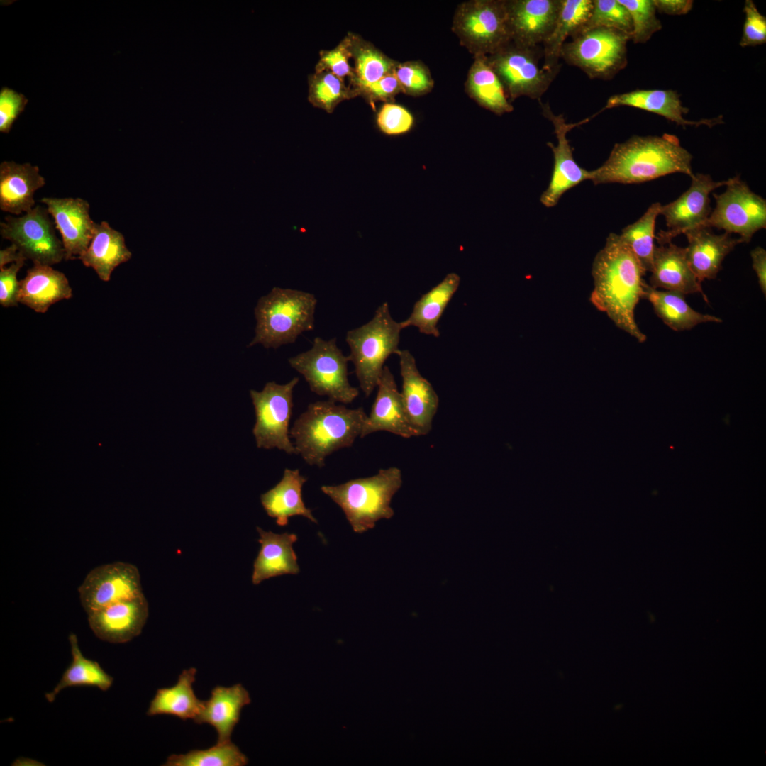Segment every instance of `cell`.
<instances>
[{
	"mask_svg": "<svg viewBox=\"0 0 766 766\" xmlns=\"http://www.w3.org/2000/svg\"><path fill=\"white\" fill-rule=\"evenodd\" d=\"M465 90L479 105L496 115L501 116L514 109L486 56L474 57L467 74Z\"/></svg>",
	"mask_w": 766,
	"mask_h": 766,
	"instance_id": "cell-36",
	"label": "cell"
},
{
	"mask_svg": "<svg viewBox=\"0 0 766 766\" xmlns=\"http://www.w3.org/2000/svg\"><path fill=\"white\" fill-rule=\"evenodd\" d=\"M543 115L553 125L557 140L556 145L548 143L554 157V166L550 182L540 196V202L546 207L555 206L561 196L569 189L584 180L590 179L591 171L577 165L567 138V133L575 126L587 121L567 123L562 115L555 114L548 104L540 103Z\"/></svg>",
	"mask_w": 766,
	"mask_h": 766,
	"instance_id": "cell-16",
	"label": "cell"
},
{
	"mask_svg": "<svg viewBox=\"0 0 766 766\" xmlns=\"http://www.w3.org/2000/svg\"><path fill=\"white\" fill-rule=\"evenodd\" d=\"M250 703V695L240 684L229 687L216 686L211 690L210 698L204 701L201 711L194 720L198 724L213 726L218 734L216 743H226L231 742L243 708Z\"/></svg>",
	"mask_w": 766,
	"mask_h": 766,
	"instance_id": "cell-26",
	"label": "cell"
},
{
	"mask_svg": "<svg viewBox=\"0 0 766 766\" xmlns=\"http://www.w3.org/2000/svg\"><path fill=\"white\" fill-rule=\"evenodd\" d=\"M87 614L143 594L140 575L134 565L114 562L92 569L78 588Z\"/></svg>",
	"mask_w": 766,
	"mask_h": 766,
	"instance_id": "cell-14",
	"label": "cell"
},
{
	"mask_svg": "<svg viewBox=\"0 0 766 766\" xmlns=\"http://www.w3.org/2000/svg\"><path fill=\"white\" fill-rule=\"evenodd\" d=\"M628 11L632 20L631 40L634 43H645L652 35L662 29V23L656 16L653 0H618Z\"/></svg>",
	"mask_w": 766,
	"mask_h": 766,
	"instance_id": "cell-42",
	"label": "cell"
},
{
	"mask_svg": "<svg viewBox=\"0 0 766 766\" xmlns=\"http://www.w3.org/2000/svg\"><path fill=\"white\" fill-rule=\"evenodd\" d=\"M402 379L401 395L409 419L417 435L428 434L438 408V396L431 384L419 372L409 350H399Z\"/></svg>",
	"mask_w": 766,
	"mask_h": 766,
	"instance_id": "cell-20",
	"label": "cell"
},
{
	"mask_svg": "<svg viewBox=\"0 0 766 766\" xmlns=\"http://www.w3.org/2000/svg\"><path fill=\"white\" fill-rule=\"evenodd\" d=\"M486 57L511 101L520 96L539 100L558 72L540 65L543 50L540 45L528 46L511 40Z\"/></svg>",
	"mask_w": 766,
	"mask_h": 766,
	"instance_id": "cell-8",
	"label": "cell"
},
{
	"mask_svg": "<svg viewBox=\"0 0 766 766\" xmlns=\"http://www.w3.org/2000/svg\"><path fill=\"white\" fill-rule=\"evenodd\" d=\"M41 201L61 234L65 260L79 258L89 247L96 225L90 217L89 202L70 197H45Z\"/></svg>",
	"mask_w": 766,
	"mask_h": 766,
	"instance_id": "cell-17",
	"label": "cell"
},
{
	"mask_svg": "<svg viewBox=\"0 0 766 766\" xmlns=\"http://www.w3.org/2000/svg\"><path fill=\"white\" fill-rule=\"evenodd\" d=\"M131 256L122 233L104 221L96 223L89 247L78 259L84 266L94 269L100 279L108 282L114 269Z\"/></svg>",
	"mask_w": 766,
	"mask_h": 766,
	"instance_id": "cell-30",
	"label": "cell"
},
{
	"mask_svg": "<svg viewBox=\"0 0 766 766\" xmlns=\"http://www.w3.org/2000/svg\"><path fill=\"white\" fill-rule=\"evenodd\" d=\"M354 62L348 86L355 97L362 87L394 72L398 62L389 58L370 42L353 33L346 35Z\"/></svg>",
	"mask_w": 766,
	"mask_h": 766,
	"instance_id": "cell-31",
	"label": "cell"
},
{
	"mask_svg": "<svg viewBox=\"0 0 766 766\" xmlns=\"http://www.w3.org/2000/svg\"><path fill=\"white\" fill-rule=\"evenodd\" d=\"M319 54L320 58L316 65L315 72L327 70L343 79L345 77L349 79L351 78L353 67L349 63L351 55L346 36L332 50H322Z\"/></svg>",
	"mask_w": 766,
	"mask_h": 766,
	"instance_id": "cell-45",
	"label": "cell"
},
{
	"mask_svg": "<svg viewBox=\"0 0 766 766\" xmlns=\"http://www.w3.org/2000/svg\"><path fill=\"white\" fill-rule=\"evenodd\" d=\"M402 92L399 83L394 72L387 74L380 79L371 83L359 90L357 96H361L371 104L376 101L392 102L395 96Z\"/></svg>",
	"mask_w": 766,
	"mask_h": 766,
	"instance_id": "cell-49",
	"label": "cell"
},
{
	"mask_svg": "<svg viewBox=\"0 0 766 766\" xmlns=\"http://www.w3.org/2000/svg\"><path fill=\"white\" fill-rule=\"evenodd\" d=\"M643 299H647L652 304L655 314L675 331L691 330L701 323L723 321L717 316L694 310L687 303L684 295L653 289L648 283L645 284Z\"/></svg>",
	"mask_w": 766,
	"mask_h": 766,
	"instance_id": "cell-35",
	"label": "cell"
},
{
	"mask_svg": "<svg viewBox=\"0 0 766 766\" xmlns=\"http://www.w3.org/2000/svg\"><path fill=\"white\" fill-rule=\"evenodd\" d=\"M592 6L593 0H562L555 27L543 43L544 67L559 71V59L565 39L574 36L583 28Z\"/></svg>",
	"mask_w": 766,
	"mask_h": 766,
	"instance_id": "cell-34",
	"label": "cell"
},
{
	"mask_svg": "<svg viewBox=\"0 0 766 766\" xmlns=\"http://www.w3.org/2000/svg\"><path fill=\"white\" fill-rule=\"evenodd\" d=\"M662 205L653 203L644 214L635 223L625 227L619 238L634 253L645 272L653 267L655 226L657 217L660 215Z\"/></svg>",
	"mask_w": 766,
	"mask_h": 766,
	"instance_id": "cell-38",
	"label": "cell"
},
{
	"mask_svg": "<svg viewBox=\"0 0 766 766\" xmlns=\"http://www.w3.org/2000/svg\"><path fill=\"white\" fill-rule=\"evenodd\" d=\"M452 30L476 56H488L511 40L506 1L472 0L457 7Z\"/></svg>",
	"mask_w": 766,
	"mask_h": 766,
	"instance_id": "cell-9",
	"label": "cell"
},
{
	"mask_svg": "<svg viewBox=\"0 0 766 766\" xmlns=\"http://www.w3.org/2000/svg\"><path fill=\"white\" fill-rule=\"evenodd\" d=\"M348 362L336 338L320 337L314 338L309 350L289 359L290 366L304 377L313 392L343 404L352 403L359 395L348 378Z\"/></svg>",
	"mask_w": 766,
	"mask_h": 766,
	"instance_id": "cell-7",
	"label": "cell"
},
{
	"mask_svg": "<svg viewBox=\"0 0 766 766\" xmlns=\"http://www.w3.org/2000/svg\"><path fill=\"white\" fill-rule=\"evenodd\" d=\"M196 672L194 667L184 670L175 685L157 689L150 701L147 715H171L184 721L194 719L204 704V701L196 696L193 689Z\"/></svg>",
	"mask_w": 766,
	"mask_h": 766,
	"instance_id": "cell-33",
	"label": "cell"
},
{
	"mask_svg": "<svg viewBox=\"0 0 766 766\" xmlns=\"http://www.w3.org/2000/svg\"><path fill=\"white\" fill-rule=\"evenodd\" d=\"M401 330L400 322L394 320L388 304L384 302L369 322L347 332L345 341L350 348L348 357L355 366L360 387L366 397L377 387L387 359L399 350Z\"/></svg>",
	"mask_w": 766,
	"mask_h": 766,
	"instance_id": "cell-6",
	"label": "cell"
},
{
	"mask_svg": "<svg viewBox=\"0 0 766 766\" xmlns=\"http://www.w3.org/2000/svg\"><path fill=\"white\" fill-rule=\"evenodd\" d=\"M645 273L618 235L610 233L592 263L594 289L589 299L616 327L641 343L646 340V335L637 325L635 309L644 294Z\"/></svg>",
	"mask_w": 766,
	"mask_h": 766,
	"instance_id": "cell-1",
	"label": "cell"
},
{
	"mask_svg": "<svg viewBox=\"0 0 766 766\" xmlns=\"http://www.w3.org/2000/svg\"><path fill=\"white\" fill-rule=\"evenodd\" d=\"M599 27L616 29L630 37L633 30L631 15L618 0H593L591 14L581 30Z\"/></svg>",
	"mask_w": 766,
	"mask_h": 766,
	"instance_id": "cell-41",
	"label": "cell"
},
{
	"mask_svg": "<svg viewBox=\"0 0 766 766\" xmlns=\"http://www.w3.org/2000/svg\"><path fill=\"white\" fill-rule=\"evenodd\" d=\"M316 304L313 294L274 287L255 308V335L248 346L277 348L294 343L299 335L313 329Z\"/></svg>",
	"mask_w": 766,
	"mask_h": 766,
	"instance_id": "cell-4",
	"label": "cell"
},
{
	"mask_svg": "<svg viewBox=\"0 0 766 766\" xmlns=\"http://www.w3.org/2000/svg\"><path fill=\"white\" fill-rule=\"evenodd\" d=\"M711 229L696 227L683 233L688 240L685 248L687 261L701 283L705 279H715L722 269L725 257L736 245L743 243L731 233L715 234Z\"/></svg>",
	"mask_w": 766,
	"mask_h": 766,
	"instance_id": "cell-23",
	"label": "cell"
},
{
	"mask_svg": "<svg viewBox=\"0 0 766 766\" xmlns=\"http://www.w3.org/2000/svg\"><path fill=\"white\" fill-rule=\"evenodd\" d=\"M25 260H19L9 267H0V304L4 307L16 306L18 304L19 282L17 274Z\"/></svg>",
	"mask_w": 766,
	"mask_h": 766,
	"instance_id": "cell-48",
	"label": "cell"
},
{
	"mask_svg": "<svg viewBox=\"0 0 766 766\" xmlns=\"http://www.w3.org/2000/svg\"><path fill=\"white\" fill-rule=\"evenodd\" d=\"M308 83L309 102L328 113L333 112L341 101L355 97L344 79L327 70L311 74Z\"/></svg>",
	"mask_w": 766,
	"mask_h": 766,
	"instance_id": "cell-40",
	"label": "cell"
},
{
	"mask_svg": "<svg viewBox=\"0 0 766 766\" xmlns=\"http://www.w3.org/2000/svg\"><path fill=\"white\" fill-rule=\"evenodd\" d=\"M299 380L296 377L284 384L269 382L260 392L250 391L256 416L252 433L257 448H277L289 455H298L289 428L293 391Z\"/></svg>",
	"mask_w": 766,
	"mask_h": 766,
	"instance_id": "cell-11",
	"label": "cell"
},
{
	"mask_svg": "<svg viewBox=\"0 0 766 766\" xmlns=\"http://www.w3.org/2000/svg\"><path fill=\"white\" fill-rule=\"evenodd\" d=\"M743 11L745 19L740 45L741 47L756 46L765 43V16L760 13L755 4L751 0L745 1Z\"/></svg>",
	"mask_w": 766,
	"mask_h": 766,
	"instance_id": "cell-46",
	"label": "cell"
},
{
	"mask_svg": "<svg viewBox=\"0 0 766 766\" xmlns=\"http://www.w3.org/2000/svg\"><path fill=\"white\" fill-rule=\"evenodd\" d=\"M506 5L511 40L536 46L552 33L562 0H511Z\"/></svg>",
	"mask_w": 766,
	"mask_h": 766,
	"instance_id": "cell-19",
	"label": "cell"
},
{
	"mask_svg": "<svg viewBox=\"0 0 766 766\" xmlns=\"http://www.w3.org/2000/svg\"><path fill=\"white\" fill-rule=\"evenodd\" d=\"M28 102L22 94L8 87L0 91V131L9 133L18 116L24 111Z\"/></svg>",
	"mask_w": 766,
	"mask_h": 766,
	"instance_id": "cell-47",
	"label": "cell"
},
{
	"mask_svg": "<svg viewBox=\"0 0 766 766\" xmlns=\"http://www.w3.org/2000/svg\"><path fill=\"white\" fill-rule=\"evenodd\" d=\"M26 257L18 250L17 248L11 244L9 247L0 251V267H4L9 263H13Z\"/></svg>",
	"mask_w": 766,
	"mask_h": 766,
	"instance_id": "cell-52",
	"label": "cell"
},
{
	"mask_svg": "<svg viewBox=\"0 0 766 766\" xmlns=\"http://www.w3.org/2000/svg\"><path fill=\"white\" fill-rule=\"evenodd\" d=\"M689 188L676 200L662 205L660 215L665 218L667 231L660 230L655 239L659 245L672 242V238L690 229L700 227L711 212L709 194L726 186L731 178L716 182L710 174L697 173L691 177Z\"/></svg>",
	"mask_w": 766,
	"mask_h": 766,
	"instance_id": "cell-15",
	"label": "cell"
},
{
	"mask_svg": "<svg viewBox=\"0 0 766 766\" xmlns=\"http://www.w3.org/2000/svg\"><path fill=\"white\" fill-rule=\"evenodd\" d=\"M622 106L634 107L657 114L684 127L686 126L698 127L704 125L712 128L723 123L722 116L699 121L686 119L684 116L688 113L689 109L682 104L679 94L671 89H636L614 94L608 99L602 111Z\"/></svg>",
	"mask_w": 766,
	"mask_h": 766,
	"instance_id": "cell-24",
	"label": "cell"
},
{
	"mask_svg": "<svg viewBox=\"0 0 766 766\" xmlns=\"http://www.w3.org/2000/svg\"><path fill=\"white\" fill-rule=\"evenodd\" d=\"M377 387L376 398L360 437L377 431H387L405 438L418 436L409 419L394 375L387 366L384 367Z\"/></svg>",
	"mask_w": 766,
	"mask_h": 766,
	"instance_id": "cell-21",
	"label": "cell"
},
{
	"mask_svg": "<svg viewBox=\"0 0 766 766\" xmlns=\"http://www.w3.org/2000/svg\"><path fill=\"white\" fill-rule=\"evenodd\" d=\"M68 639L72 657V662L54 689L45 694L46 700L50 703L53 702L57 694L65 688L95 687L102 691H107L113 682V678L107 674L97 662L83 655L75 634L70 633Z\"/></svg>",
	"mask_w": 766,
	"mask_h": 766,
	"instance_id": "cell-37",
	"label": "cell"
},
{
	"mask_svg": "<svg viewBox=\"0 0 766 766\" xmlns=\"http://www.w3.org/2000/svg\"><path fill=\"white\" fill-rule=\"evenodd\" d=\"M48 213L47 208L38 205L19 217L7 216L0 224V233L26 260L51 266L65 259V250Z\"/></svg>",
	"mask_w": 766,
	"mask_h": 766,
	"instance_id": "cell-13",
	"label": "cell"
},
{
	"mask_svg": "<svg viewBox=\"0 0 766 766\" xmlns=\"http://www.w3.org/2000/svg\"><path fill=\"white\" fill-rule=\"evenodd\" d=\"M376 123L382 133L387 135H399L407 133L411 130L414 124V118L404 107L387 102L377 113Z\"/></svg>",
	"mask_w": 766,
	"mask_h": 766,
	"instance_id": "cell-44",
	"label": "cell"
},
{
	"mask_svg": "<svg viewBox=\"0 0 766 766\" xmlns=\"http://www.w3.org/2000/svg\"><path fill=\"white\" fill-rule=\"evenodd\" d=\"M654 6L659 12L667 15H684L692 8L691 0H653Z\"/></svg>",
	"mask_w": 766,
	"mask_h": 766,
	"instance_id": "cell-50",
	"label": "cell"
},
{
	"mask_svg": "<svg viewBox=\"0 0 766 766\" xmlns=\"http://www.w3.org/2000/svg\"><path fill=\"white\" fill-rule=\"evenodd\" d=\"M650 284L653 289L679 293L684 296L701 293L704 301L701 283L692 270L687 259L686 248L672 242L655 245Z\"/></svg>",
	"mask_w": 766,
	"mask_h": 766,
	"instance_id": "cell-22",
	"label": "cell"
},
{
	"mask_svg": "<svg viewBox=\"0 0 766 766\" xmlns=\"http://www.w3.org/2000/svg\"><path fill=\"white\" fill-rule=\"evenodd\" d=\"M260 549L254 561L252 584L284 574H297L300 572L293 543L297 540L294 533H274L257 527Z\"/></svg>",
	"mask_w": 766,
	"mask_h": 766,
	"instance_id": "cell-28",
	"label": "cell"
},
{
	"mask_svg": "<svg viewBox=\"0 0 766 766\" xmlns=\"http://www.w3.org/2000/svg\"><path fill=\"white\" fill-rule=\"evenodd\" d=\"M367 414L363 408H347L336 402L318 401L308 405L289 430L303 460L322 467L327 456L353 445L360 436Z\"/></svg>",
	"mask_w": 766,
	"mask_h": 766,
	"instance_id": "cell-3",
	"label": "cell"
},
{
	"mask_svg": "<svg viewBox=\"0 0 766 766\" xmlns=\"http://www.w3.org/2000/svg\"><path fill=\"white\" fill-rule=\"evenodd\" d=\"M394 73L403 93L421 96L431 91L434 82L428 67L420 61L398 62Z\"/></svg>",
	"mask_w": 766,
	"mask_h": 766,
	"instance_id": "cell-43",
	"label": "cell"
},
{
	"mask_svg": "<svg viewBox=\"0 0 766 766\" xmlns=\"http://www.w3.org/2000/svg\"><path fill=\"white\" fill-rule=\"evenodd\" d=\"M307 478L298 469L286 468L282 479L273 488L261 494L260 501L267 515L276 519L280 526H286L289 518L302 516L317 523L310 509L302 499V487Z\"/></svg>",
	"mask_w": 766,
	"mask_h": 766,
	"instance_id": "cell-29",
	"label": "cell"
},
{
	"mask_svg": "<svg viewBox=\"0 0 766 766\" xmlns=\"http://www.w3.org/2000/svg\"><path fill=\"white\" fill-rule=\"evenodd\" d=\"M247 757L231 741L205 750H194L185 754L172 755L165 766H243Z\"/></svg>",
	"mask_w": 766,
	"mask_h": 766,
	"instance_id": "cell-39",
	"label": "cell"
},
{
	"mask_svg": "<svg viewBox=\"0 0 766 766\" xmlns=\"http://www.w3.org/2000/svg\"><path fill=\"white\" fill-rule=\"evenodd\" d=\"M144 594L121 601L88 614L95 635L111 643H124L140 634L148 617Z\"/></svg>",
	"mask_w": 766,
	"mask_h": 766,
	"instance_id": "cell-18",
	"label": "cell"
},
{
	"mask_svg": "<svg viewBox=\"0 0 766 766\" xmlns=\"http://www.w3.org/2000/svg\"><path fill=\"white\" fill-rule=\"evenodd\" d=\"M460 282V277L457 274H448L439 284L422 295L415 303L410 316L400 322L402 329L414 326L421 333L438 337V323L457 290Z\"/></svg>",
	"mask_w": 766,
	"mask_h": 766,
	"instance_id": "cell-32",
	"label": "cell"
},
{
	"mask_svg": "<svg viewBox=\"0 0 766 766\" xmlns=\"http://www.w3.org/2000/svg\"><path fill=\"white\" fill-rule=\"evenodd\" d=\"M692 154L672 134L634 135L616 143L608 159L591 171L594 184H638L674 173L694 175Z\"/></svg>",
	"mask_w": 766,
	"mask_h": 766,
	"instance_id": "cell-2",
	"label": "cell"
},
{
	"mask_svg": "<svg viewBox=\"0 0 766 766\" xmlns=\"http://www.w3.org/2000/svg\"><path fill=\"white\" fill-rule=\"evenodd\" d=\"M629 40V35L613 28L581 30L564 43L560 57L591 79H610L627 65Z\"/></svg>",
	"mask_w": 766,
	"mask_h": 766,
	"instance_id": "cell-10",
	"label": "cell"
},
{
	"mask_svg": "<svg viewBox=\"0 0 766 766\" xmlns=\"http://www.w3.org/2000/svg\"><path fill=\"white\" fill-rule=\"evenodd\" d=\"M45 184L38 166L4 161L0 164V209L15 215L35 205L34 194Z\"/></svg>",
	"mask_w": 766,
	"mask_h": 766,
	"instance_id": "cell-25",
	"label": "cell"
},
{
	"mask_svg": "<svg viewBox=\"0 0 766 766\" xmlns=\"http://www.w3.org/2000/svg\"><path fill=\"white\" fill-rule=\"evenodd\" d=\"M716 206L700 227L736 233L743 243L766 228V201L753 192L740 175L731 178L723 193H714Z\"/></svg>",
	"mask_w": 766,
	"mask_h": 766,
	"instance_id": "cell-12",
	"label": "cell"
},
{
	"mask_svg": "<svg viewBox=\"0 0 766 766\" xmlns=\"http://www.w3.org/2000/svg\"><path fill=\"white\" fill-rule=\"evenodd\" d=\"M401 484L400 469L391 467L372 477L323 485L321 489L341 508L353 530L362 533L373 528L379 520L394 516L390 504Z\"/></svg>",
	"mask_w": 766,
	"mask_h": 766,
	"instance_id": "cell-5",
	"label": "cell"
},
{
	"mask_svg": "<svg viewBox=\"0 0 766 766\" xmlns=\"http://www.w3.org/2000/svg\"><path fill=\"white\" fill-rule=\"evenodd\" d=\"M752 267L758 280L760 289L766 295V251L760 246L755 248L750 252Z\"/></svg>",
	"mask_w": 766,
	"mask_h": 766,
	"instance_id": "cell-51",
	"label": "cell"
},
{
	"mask_svg": "<svg viewBox=\"0 0 766 766\" xmlns=\"http://www.w3.org/2000/svg\"><path fill=\"white\" fill-rule=\"evenodd\" d=\"M72 297L66 276L50 265L34 264L19 281L18 303L37 313H45L51 305Z\"/></svg>",
	"mask_w": 766,
	"mask_h": 766,
	"instance_id": "cell-27",
	"label": "cell"
}]
</instances>
